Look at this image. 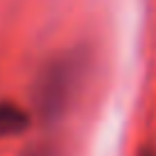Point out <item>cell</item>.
Listing matches in <instances>:
<instances>
[{"label":"cell","instance_id":"3","mask_svg":"<svg viewBox=\"0 0 156 156\" xmlns=\"http://www.w3.org/2000/svg\"><path fill=\"white\" fill-rule=\"evenodd\" d=\"M140 156H154V154H151V151H142Z\"/></svg>","mask_w":156,"mask_h":156},{"label":"cell","instance_id":"2","mask_svg":"<svg viewBox=\"0 0 156 156\" xmlns=\"http://www.w3.org/2000/svg\"><path fill=\"white\" fill-rule=\"evenodd\" d=\"M28 126V112L14 103H0V138L16 136Z\"/></svg>","mask_w":156,"mask_h":156},{"label":"cell","instance_id":"1","mask_svg":"<svg viewBox=\"0 0 156 156\" xmlns=\"http://www.w3.org/2000/svg\"><path fill=\"white\" fill-rule=\"evenodd\" d=\"M85 71V58L80 53H64L51 60L34 83V108L44 122H53L64 115L76 94Z\"/></svg>","mask_w":156,"mask_h":156}]
</instances>
